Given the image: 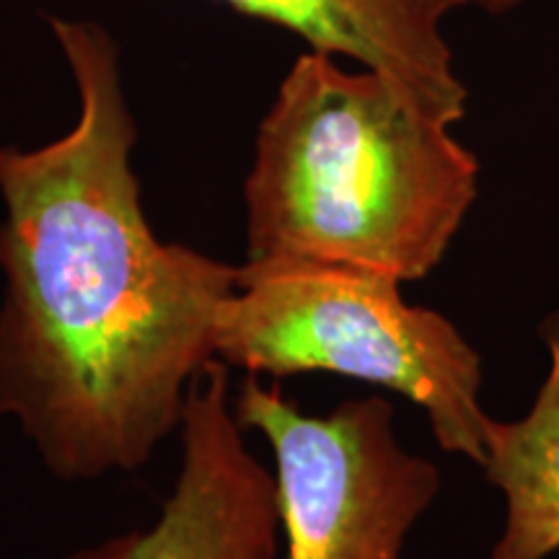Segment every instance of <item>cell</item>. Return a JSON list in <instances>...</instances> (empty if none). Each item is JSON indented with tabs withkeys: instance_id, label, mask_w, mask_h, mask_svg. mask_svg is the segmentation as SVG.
Returning a JSON list of instances; mask_svg holds the SVG:
<instances>
[{
	"instance_id": "6da1fadb",
	"label": "cell",
	"mask_w": 559,
	"mask_h": 559,
	"mask_svg": "<svg viewBox=\"0 0 559 559\" xmlns=\"http://www.w3.org/2000/svg\"><path fill=\"white\" fill-rule=\"evenodd\" d=\"M50 26L79 120L39 148H0V415L55 477L81 481L140 469L179 430L239 267L158 241L120 47L96 21Z\"/></svg>"
},
{
	"instance_id": "7a4b0ae2",
	"label": "cell",
	"mask_w": 559,
	"mask_h": 559,
	"mask_svg": "<svg viewBox=\"0 0 559 559\" xmlns=\"http://www.w3.org/2000/svg\"><path fill=\"white\" fill-rule=\"evenodd\" d=\"M479 194L449 124L373 70L306 50L257 130L247 262H311L412 283L438 267Z\"/></svg>"
},
{
	"instance_id": "3957f363",
	"label": "cell",
	"mask_w": 559,
	"mask_h": 559,
	"mask_svg": "<svg viewBox=\"0 0 559 559\" xmlns=\"http://www.w3.org/2000/svg\"><path fill=\"white\" fill-rule=\"evenodd\" d=\"M400 280L311 262H247L215 324V358L249 376L337 373L425 409L438 445L485 464L481 358L443 313L412 306Z\"/></svg>"
},
{
	"instance_id": "277c9868",
	"label": "cell",
	"mask_w": 559,
	"mask_h": 559,
	"mask_svg": "<svg viewBox=\"0 0 559 559\" xmlns=\"http://www.w3.org/2000/svg\"><path fill=\"white\" fill-rule=\"evenodd\" d=\"M230 404L241 428L260 430L275 453L285 559L402 557L440 474L402 449L391 402L366 396L311 417L247 373Z\"/></svg>"
},
{
	"instance_id": "5b68a950",
	"label": "cell",
	"mask_w": 559,
	"mask_h": 559,
	"mask_svg": "<svg viewBox=\"0 0 559 559\" xmlns=\"http://www.w3.org/2000/svg\"><path fill=\"white\" fill-rule=\"evenodd\" d=\"M228 366L210 360L181 415V469L148 528L66 559H275L277 479L251 456L230 404Z\"/></svg>"
},
{
	"instance_id": "8992f818",
	"label": "cell",
	"mask_w": 559,
	"mask_h": 559,
	"mask_svg": "<svg viewBox=\"0 0 559 559\" xmlns=\"http://www.w3.org/2000/svg\"><path fill=\"white\" fill-rule=\"evenodd\" d=\"M251 19L283 26L309 50L349 60L394 83L432 120L466 117L469 91L443 26L472 0H215Z\"/></svg>"
},
{
	"instance_id": "52a82bcc",
	"label": "cell",
	"mask_w": 559,
	"mask_h": 559,
	"mask_svg": "<svg viewBox=\"0 0 559 559\" xmlns=\"http://www.w3.org/2000/svg\"><path fill=\"white\" fill-rule=\"evenodd\" d=\"M549 373L528 415L489 417L485 472L508 502L489 559H547L559 551V313L544 319Z\"/></svg>"
},
{
	"instance_id": "ba28073f",
	"label": "cell",
	"mask_w": 559,
	"mask_h": 559,
	"mask_svg": "<svg viewBox=\"0 0 559 559\" xmlns=\"http://www.w3.org/2000/svg\"><path fill=\"white\" fill-rule=\"evenodd\" d=\"M472 3L487 11L489 16H506V13H513L521 5H526L528 0H472Z\"/></svg>"
}]
</instances>
